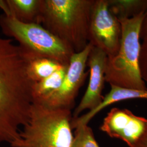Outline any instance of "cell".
<instances>
[{
    "label": "cell",
    "instance_id": "obj_1",
    "mask_svg": "<svg viewBox=\"0 0 147 147\" xmlns=\"http://www.w3.org/2000/svg\"><path fill=\"white\" fill-rule=\"evenodd\" d=\"M28 62L19 45L0 37V144L13 142L28 119L33 84Z\"/></svg>",
    "mask_w": 147,
    "mask_h": 147
},
{
    "label": "cell",
    "instance_id": "obj_2",
    "mask_svg": "<svg viewBox=\"0 0 147 147\" xmlns=\"http://www.w3.org/2000/svg\"><path fill=\"white\" fill-rule=\"evenodd\" d=\"M94 0H43L41 25L75 53L88 44L89 22Z\"/></svg>",
    "mask_w": 147,
    "mask_h": 147
},
{
    "label": "cell",
    "instance_id": "obj_3",
    "mask_svg": "<svg viewBox=\"0 0 147 147\" xmlns=\"http://www.w3.org/2000/svg\"><path fill=\"white\" fill-rule=\"evenodd\" d=\"M71 110L32 104L26 123L11 147H72Z\"/></svg>",
    "mask_w": 147,
    "mask_h": 147
},
{
    "label": "cell",
    "instance_id": "obj_4",
    "mask_svg": "<svg viewBox=\"0 0 147 147\" xmlns=\"http://www.w3.org/2000/svg\"><path fill=\"white\" fill-rule=\"evenodd\" d=\"M147 14L144 12L130 19L119 20L121 25L120 47L115 56L107 57L106 64L105 80L110 85L129 89L147 88L140 68V30Z\"/></svg>",
    "mask_w": 147,
    "mask_h": 147
},
{
    "label": "cell",
    "instance_id": "obj_5",
    "mask_svg": "<svg viewBox=\"0 0 147 147\" xmlns=\"http://www.w3.org/2000/svg\"><path fill=\"white\" fill-rule=\"evenodd\" d=\"M0 27L4 34L19 42L29 61L48 58L69 64L75 53L42 25L23 23L3 14L0 16Z\"/></svg>",
    "mask_w": 147,
    "mask_h": 147
},
{
    "label": "cell",
    "instance_id": "obj_6",
    "mask_svg": "<svg viewBox=\"0 0 147 147\" xmlns=\"http://www.w3.org/2000/svg\"><path fill=\"white\" fill-rule=\"evenodd\" d=\"M121 38V22L111 11L108 1L94 0L89 22V43L111 58L119 51Z\"/></svg>",
    "mask_w": 147,
    "mask_h": 147
},
{
    "label": "cell",
    "instance_id": "obj_7",
    "mask_svg": "<svg viewBox=\"0 0 147 147\" xmlns=\"http://www.w3.org/2000/svg\"><path fill=\"white\" fill-rule=\"evenodd\" d=\"M92 47L89 42L84 50L74 53L61 86L42 106L50 109H73L79 90L88 75L86 68Z\"/></svg>",
    "mask_w": 147,
    "mask_h": 147
},
{
    "label": "cell",
    "instance_id": "obj_8",
    "mask_svg": "<svg viewBox=\"0 0 147 147\" xmlns=\"http://www.w3.org/2000/svg\"><path fill=\"white\" fill-rule=\"evenodd\" d=\"M147 127V119L126 109L113 108L105 117L100 130L109 136L134 147Z\"/></svg>",
    "mask_w": 147,
    "mask_h": 147
},
{
    "label": "cell",
    "instance_id": "obj_9",
    "mask_svg": "<svg viewBox=\"0 0 147 147\" xmlns=\"http://www.w3.org/2000/svg\"><path fill=\"white\" fill-rule=\"evenodd\" d=\"M107 56L100 49L93 46L87 60L89 68V83L86 91L73 113V118L79 117L85 110H93L99 106L104 96L102 94L104 88L105 72Z\"/></svg>",
    "mask_w": 147,
    "mask_h": 147
},
{
    "label": "cell",
    "instance_id": "obj_10",
    "mask_svg": "<svg viewBox=\"0 0 147 147\" xmlns=\"http://www.w3.org/2000/svg\"><path fill=\"white\" fill-rule=\"evenodd\" d=\"M110 92L104 96L99 106L93 110L88 111L84 115L73 119L72 126L74 129L80 124H88L90 120L101 111L106 107L123 100L136 99H147V88L145 89H134L120 87L110 85Z\"/></svg>",
    "mask_w": 147,
    "mask_h": 147
},
{
    "label": "cell",
    "instance_id": "obj_11",
    "mask_svg": "<svg viewBox=\"0 0 147 147\" xmlns=\"http://www.w3.org/2000/svg\"><path fill=\"white\" fill-rule=\"evenodd\" d=\"M11 16L26 24L41 25L43 0H7Z\"/></svg>",
    "mask_w": 147,
    "mask_h": 147
},
{
    "label": "cell",
    "instance_id": "obj_12",
    "mask_svg": "<svg viewBox=\"0 0 147 147\" xmlns=\"http://www.w3.org/2000/svg\"><path fill=\"white\" fill-rule=\"evenodd\" d=\"M64 65L56 72L45 79L33 82L32 86L33 104L42 105L58 90L63 83L68 67Z\"/></svg>",
    "mask_w": 147,
    "mask_h": 147
},
{
    "label": "cell",
    "instance_id": "obj_13",
    "mask_svg": "<svg viewBox=\"0 0 147 147\" xmlns=\"http://www.w3.org/2000/svg\"><path fill=\"white\" fill-rule=\"evenodd\" d=\"M111 11L119 19H130L147 12V0H107Z\"/></svg>",
    "mask_w": 147,
    "mask_h": 147
},
{
    "label": "cell",
    "instance_id": "obj_14",
    "mask_svg": "<svg viewBox=\"0 0 147 147\" xmlns=\"http://www.w3.org/2000/svg\"><path fill=\"white\" fill-rule=\"evenodd\" d=\"M64 65L68 64H63L51 58H35L29 61L27 74L33 82H37L50 76Z\"/></svg>",
    "mask_w": 147,
    "mask_h": 147
},
{
    "label": "cell",
    "instance_id": "obj_15",
    "mask_svg": "<svg viewBox=\"0 0 147 147\" xmlns=\"http://www.w3.org/2000/svg\"><path fill=\"white\" fill-rule=\"evenodd\" d=\"M72 147H100L95 138L94 133L88 124L76 126Z\"/></svg>",
    "mask_w": 147,
    "mask_h": 147
},
{
    "label": "cell",
    "instance_id": "obj_16",
    "mask_svg": "<svg viewBox=\"0 0 147 147\" xmlns=\"http://www.w3.org/2000/svg\"><path fill=\"white\" fill-rule=\"evenodd\" d=\"M140 68L142 79L147 83V39L141 44L140 56Z\"/></svg>",
    "mask_w": 147,
    "mask_h": 147
},
{
    "label": "cell",
    "instance_id": "obj_17",
    "mask_svg": "<svg viewBox=\"0 0 147 147\" xmlns=\"http://www.w3.org/2000/svg\"><path fill=\"white\" fill-rule=\"evenodd\" d=\"M140 39L143 40L147 39V14L142 21L140 30Z\"/></svg>",
    "mask_w": 147,
    "mask_h": 147
},
{
    "label": "cell",
    "instance_id": "obj_18",
    "mask_svg": "<svg viewBox=\"0 0 147 147\" xmlns=\"http://www.w3.org/2000/svg\"><path fill=\"white\" fill-rule=\"evenodd\" d=\"M134 147H147V127Z\"/></svg>",
    "mask_w": 147,
    "mask_h": 147
},
{
    "label": "cell",
    "instance_id": "obj_19",
    "mask_svg": "<svg viewBox=\"0 0 147 147\" xmlns=\"http://www.w3.org/2000/svg\"><path fill=\"white\" fill-rule=\"evenodd\" d=\"M0 8L4 11L5 15L7 16H11V11L7 0H0Z\"/></svg>",
    "mask_w": 147,
    "mask_h": 147
}]
</instances>
